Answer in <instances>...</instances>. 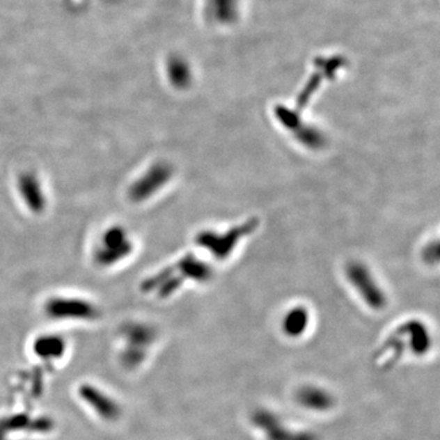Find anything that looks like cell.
Listing matches in <instances>:
<instances>
[{
	"mask_svg": "<svg viewBox=\"0 0 440 440\" xmlns=\"http://www.w3.org/2000/svg\"><path fill=\"white\" fill-rule=\"evenodd\" d=\"M258 228V220L253 218L241 226L233 228L226 233H213L203 231L197 236V244L205 250L210 251L212 255L218 260H226L231 256L236 246L245 236L253 233Z\"/></svg>",
	"mask_w": 440,
	"mask_h": 440,
	"instance_id": "6da1fadb",
	"label": "cell"
},
{
	"mask_svg": "<svg viewBox=\"0 0 440 440\" xmlns=\"http://www.w3.org/2000/svg\"><path fill=\"white\" fill-rule=\"evenodd\" d=\"M346 276L366 304L373 310H382L386 305V296L370 269L360 262H352L346 268Z\"/></svg>",
	"mask_w": 440,
	"mask_h": 440,
	"instance_id": "7a4b0ae2",
	"label": "cell"
},
{
	"mask_svg": "<svg viewBox=\"0 0 440 440\" xmlns=\"http://www.w3.org/2000/svg\"><path fill=\"white\" fill-rule=\"evenodd\" d=\"M278 116L281 124L285 126V129L292 132V135L295 134L296 140L302 145H305L311 150H320L324 146V135L318 129H315L313 126L306 125V124H304V126L301 125L299 120L296 119V116L290 118L284 111Z\"/></svg>",
	"mask_w": 440,
	"mask_h": 440,
	"instance_id": "3957f363",
	"label": "cell"
},
{
	"mask_svg": "<svg viewBox=\"0 0 440 440\" xmlns=\"http://www.w3.org/2000/svg\"><path fill=\"white\" fill-rule=\"evenodd\" d=\"M283 323H284V330L288 336H300L302 331H305L306 327L308 324L307 311L302 307H296L286 315Z\"/></svg>",
	"mask_w": 440,
	"mask_h": 440,
	"instance_id": "277c9868",
	"label": "cell"
}]
</instances>
